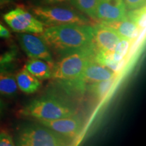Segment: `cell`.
<instances>
[{"label": "cell", "mask_w": 146, "mask_h": 146, "mask_svg": "<svg viewBox=\"0 0 146 146\" xmlns=\"http://www.w3.org/2000/svg\"><path fill=\"white\" fill-rule=\"evenodd\" d=\"M15 145L12 137L6 132H0V146H14Z\"/></svg>", "instance_id": "cell-23"}, {"label": "cell", "mask_w": 146, "mask_h": 146, "mask_svg": "<svg viewBox=\"0 0 146 146\" xmlns=\"http://www.w3.org/2000/svg\"><path fill=\"white\" fill-rule=\"evenodd\" d=\"M17 39L20 46L29 58L43 60L53 66L51 51L41 36L33 33H19Z\"/></svg>", "instance_id": "cell-7"}, {"label": "cell", "mask_w": 146, "mask_h": 146, "mask_svg": "<svg viewBox=\"0 0 146 146\" xmlns=\"http://www.w3.org/2000/svg\"><path fill=\"white\" fill-rule=\"evenodd\" d=\"M31 11L32 14L47 27L68 24L88 25L89 23L83 13L68 6L58 4L35 5Z\"/></svg>", "instance_id": "cell-5"}, {"label": "cell", "mask_w": 146, "mask_h": 146, "mask_svg": "<svg viewBox=\"0 0 146 146\" xmlns=\"http://www.w3.org/2000/svg\"><path fill=\"white\" fill-rule=\"evenodd\" d=\"M14 142L19 146H66L72 143L70 139L39 123L22 127Z\"/></svg>", "instance_id": "cell-4"}, {"label": "cell", "mask_w": 146, "mask_h": 146, "mask_svg": "<svg viewBox=\"0 0 146 146\" xmlns=\"http://www.w3.org/2000/svg\"><path fill=\"white\" fill-rule=\"evenodd\" d=\"M40 34L50 51L60 56L92 45L93 27L88 25L48 27Z\"/></svg>", "instance_id": "cell-1"}, {"label": "cell", "mask_w": 146, "mask_h": 146, "mask_svg": "<svg viewBox=\"0 0 146 146\" xmlns=\"http://www.w3.org/2000/svg\"><path fill=\"white\" fill-rule=\"evenodd\" d=\"M34 1L39 3V5H37L62 4V3L68 2V0H34Z\"/></svg>", "instance_id": "cell-24"}, {"label": "cell", "mask_w": 146, "mask_h": 146, "mask_svg": "<svg viewBox=\"0 0 146 146\" xmlns=\"http://www.w3.org/2000/svg\"><path fill=\"white\" fill-rule=\"evenodd\" d=\"M52 66L43 60L30 58L25 66V68L29 73L39 80H45L51 78Z\"/></svg>", "instance_id": "cell-14"}, {"label": "cell", "mask_w": 146, "mask_h": 146, "mask_svg": "<svg viewBox=\"0 0 146 146\" xmlns=\"http://www.w3.org/2000/svg\"><path fill=\"white\" fill-rule=\"evenodd\" d=\"M98 0H68L76 10L92 19H96V11Z\"/></svg>", "instance_id": "cell-18"}, {"label": "cell", "mask_w": 146, "mask_h": 146, "mask_svg": "<svg viewBox=\"0 0 146 146\" xmlns=\"http://www.w3.org/2000/svg\"><path fill=\"white\" fill-rule=\"evenodd\" d=\"M9 0H0V4H2L3 3L8 2Z\"/></svg>", "instance_id": "cell-27"}, {"label": "cell", "mask_w": 146, "mask_h": 146, "mask_svg": "<svg viewBox=\"0 0 146 146\" xmlns=\"http://www.w3.org/2000/svg\"><path fill=\"white\" fill-rule=\"evenodd\" d=\"M3 19L14 32L18 33H41L44 25L33 14L21 7L7 12Z\"/></svg>", "instance_id": "cell-6"}, {"label": "cell", "mask_w": 146, "mask_h": 146, "mask_svg": "<svg viewBox=\"0 0 146 146\" xmlns=\"http://www.w3.org/2000/svg\"><path fill=\"white\" fill-rule=\"evenodd\" d=\"M18 88L25 94H33L41 86V81L25 68L19 71L15 76Z\"/></svg>", "instance_id": "cell-13"}, {"label": "cell", "mask_w": 146, "mask_h": 146, "mask_svg": "<svg viewBox=\"0 0 146 146\" xmlns=\"http://www.w3.org/2000/svg\"><path fill=\"white\" fill-rule=\"evenodd\" d=\"M3 108V102L1 101V98H0V117H1V115L2 114Z\"/></svg>", "instance_id": "cell-26"}, {"label": "cell", "mask_w": 146, "mask_h": 146, "mask_svg": "<svg viewBox=\"0 0 146 146\" xmlns=\"http://www.w3.org/2000/svg\"><path fill=\"white\" fill-rule=\"evenodd\" d=\"M18 85L16 78L5 68H0V94L12 97L17 94Z\"/></svg>", "instance_id": "cell-15"}, {"label": "cell", "mask_w": 146, "mask_h": 146, "mask_svg": "<svg viewBox=\"0 0 146 146\" xmlns=\"http://www.w3.org/2000/svg\"><path fill=\"white\" fill-rule=\"evenodd\" d=\"M127 18L135 23L140 29H143L145 24V6L129 10L127 12Z\"/></svg>", "instance_id": "cell-19"}, {"label": "cell", "mask_w": 146, "mask_h": 146, "mask_svg": "<svg viewBox=\"0 0 146 146\" xmlns=\"http://www.w3.org/2000/svg\"><path fill=\"white\" fill-rule=\"evenodd\" d=\"M17 58V52L15 50H10L0 54V68H5L15 61Z\"/></svg>", "instance_id": "cell-21"}, {"label": "cell", "mask_w": 146, "mask_h": 146, "mask_svg": "<svg viewBox=\"0 0 146 146\" xmlns=\"http://www.w3.org/2000/svg\"><path fill=\"white\" fill-rule=\"evenodd\" d=\"M94 60L97 63L107 67L114 72L121 70L125 64V60L124 59H122L120 61L115 60L113 58L112 52H96Z\"/></svg>", "instance_id": "cell-16"}, {"label": "cell", "mask_w": 146, "mask_h": 146, "mask_svg": "<svg viewBox=\"0 0 146 146\" xmlns=\"http://www.w3.org/2000/svg\"><path fill=\"white\" fill-rule=\"evenodd\" d=\"M113 82H114V78L89 84L86 85L85 90L88 91L95 98L102 100L108 93Z\"/></svg>", "instance_id": "cell-17"}, {"label": "cell", "mask_w": 146, "mask_h": 146, "mask_svg": "<svg viewBox=\"0 0 146 146\" xmlns=\"http://www.w3.org/2000/svg\"><path fill=\"white\" fill-rule=\"evenodd\" d=\"M92 27V45L96 52H112L122 39L114 30L101 23Z\"/></svg>", "instance_id": "cell-10"}, {"label": "cell", "mask_w": 146, "mask_h": 146, "mask_svg": "<svg viewBox=\"0 0 146 146\" xmlns=\"http://www.w3.org/2000/svg\"><path fill=\"white\" fill-rule=\"evenodd\" d=\"M100 23L114 30L122 39H129L131 41L139 35L140 30V28L135 23L127 18L122 21Z\"/></svg>", "instance_id": "cell-12"}, {"label": "cell", "mask_w": 146, "mask_h": 146, "mask_svg": "<svg viewBox=\"0 0 146 146\" xmlns=\"http://www.w3.org/2000/svg\"><path fill=\"white\" fill-rule=\"evenodd\" d=\"M36 120L39 123L70 139L78 137L83 128V120L76 114L58 119Z\"/></svg>", "instance_id": "cell-8"}, {"label": "cell", "mask_w": 146, "mask_h": 146, "mask_svg": "<svg viewBox=\"0 0 146 146\" xmlns=\"http://www.w3.org/2000/svg\"><path fill=\"white\" fill-rule=\"evenodd\" d=\"M95 52L93 45L60 56L54 63L51 78L60 83L79 81L87 64L94 59Z\"/></svg>", "instance_id": "cell-3"}, {"label": "cell", "mask_w": 146, "mask_h": 146, "mask_svg": "<svg viewBox=\"0 0 146 146\" xmlns=\"http://www.w3.org/2000/svg\"><path fill=\"white\" fill-rule=\"evenodd\" d=\"M127 10H134L145 6L146 0H124Z\"/></svg>", "instance_id": "cell-22"}, {"label": "cell", "mask_w": 146, "mask_h": 146, "mask_svg": "<svg viewBox=\"0 0 146 146\" xmlns=\"http://www.w3.org/2000/svg\"><path fill=\"white\" fill-rule=\"evenodd\" d=\"M115 72L107 67L97 63L94 59L87 64L81 75V79L85 86L96 82L113 78Z\"/></svg>", "instance_id": "cell-11"}, {"label": "cell", "mask_w": 146, "mask_h": 146, "mask_svg": "<svg viewBox=\"0 0 146 146\" xmlns=\"http://www.w3.org/2000/svg\"><path fill=\"white\" fill-rule=\"evenodd\" d=\"M131 40L121 39L112 51L113 58L116 61H120L125 57L129 50L131 44Z\"/></svg>", "instance_id": "cell-20"}, {"label": "cell", "mask_w": 146, "mask_h": 146, "mask_svg": "<svg viewBox=\"0 0 146 146\" xmlns=\"http://www.w3.org/2000/svg\"><path fill=\"white\" fill-rule=\"evenodd\" d=\"M10 36V31L0 23V38H9Z\"/></svg>", "instance_id": "cell-25"}, {"label": "cell", "mask_w": 146, "mask_h": 146, "mask_svg": "<svg viewBox=\"0 0 146 146\" xmlns=\"http://www.w3.org/2000/svg\"><path fill=\"white\" fill-rule=\"evenodd\" d=\"M127 12L124 0H98L96 20L100 23L122 21L127 18Z\"/></svg>", "instance_id": "cell-9"}, {"label": "cell", "mask_w": 146, "mask_h": 146, "mask_svg": "<svg viewBox=\"0 0 146 146\" xmlns=\"http://www.w3.org/2000/svg\"><path fill=\"white\" fill-rule=\"evenodd\" d=\"M18 114L36 120H53L76 114V110L70 102L48 95L30 102L18 111Z\"/></svg>", "instance_id": "cell-2"}]
</instances>
